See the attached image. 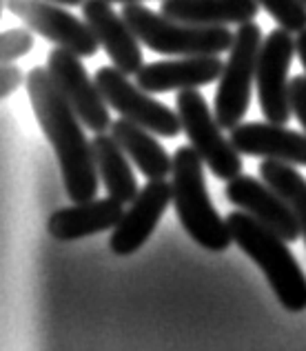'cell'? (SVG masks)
<instances>
[{
    "instance_id": "28",
    "label": "cell",
    "mask_w": 306,
    "mask_h": 351,
    "mask_svg": "<svg viewBox=\"0 0 306 351\" xmlns=\"http://www.w3.org/2000/svg\"><path fill=\"white\" fill-rule=\"evenodd\" d=\"M304 3H306V0H304Z\"/></svg>"
},
{
    "instance_id": "13",
    "label": "cell",
    "mask_w": 306,
    "mask_h": 351,
    "mask_svg": "<svg viewBox=\"0 0 306 351\" xmlns=\"http://www.w3.org/2000/svg\"><path fill=\"white\" fill-rule=\"evenodd\" d=\"M80 7L82 18L91 27V32L96 34L100 47L105 49L109 60L129 76L131 73L136 76L142 67V43L138 40L123 12H114L111 0H85Z\"/></svg>"
},
{
    "instance_id": "14",
    "label": "cell",
    "mask_w": 306,
    "mask_h": 351,
    "mask_svg": "<svg viewBox=\"0 0 306 351\" xmlns=\"http://www.w3.org/2000/svg\"><path fill=\"white\" fill-rule=\"evenodd\" d=\"M225 62L220 53L182 56L180 60H157L142 64L136 73V82L149 94H164L175 89H198L220 80Z\"/></svg>"
},
{
    "instance_id": "23",
    "label": "cell",
    "mask_w": 306,
    "mask_h": 351,
    "mask_svg": "<svg viewBox=\"0 0 306 351\" xmlns=\"http://www.w3.org/2000/svg\"><path fill=\"white\" fill-rule=\"evenodd\" d=\"M291 107L293 116L300 120L306 132V76H295L291 80Z\"/></svg>"
},
{
    "instance_id": "18",
    "label": "cell",
    "mask_w": 306,
    "mask_h": 351,
    "mask_svg": "<svg viewBox=\"0 0 306 351\" xmlns=\"http://www.w3.org/2000/svg\"><path fill=\"white\" fill-rule=\"evenodd\" d=\"M109 132L116 138V143L125 149V154L131 158L136 167L146 176V180H157L171 176L173 156L166 154V149L157 143L153 132L123 116H120V120L111 123Z\"/></svg>"
},
{
    "instance_id": "8",
    "label": "cell",
    "mask_w": 306,
    "mask_h": 351,
    "mask_svg": "<svg viewBox=\"0 0 306 351\" xmlns=\"http://www.w3.org/2000/svg\"><path fill=\"white\" fill-rule=\"evenodd\" d=\"M295 53L298 49H295L293 34L282 27L268 34L259 49L255 85L259 107L268 123L286 125L293 116L289 69Z\"/></svg>"
},
{
    "instance_id": "17",
    "label": "cell",
    "mask_w": 306,
    "mask_h": 351,
    "mask_svg": "<svg viewBox=\"0 0 306 351\" xmlns=\"http://www.w3.org/2000/svg\"><path fill=\"white\" fill-rule=\"evenodd\" d=\"M160 12L191 25L227 27L255 21L257 0H162Z\"/></svg>"
},
{
    "instance_id": "5",
    "label": "cell",
    "mask_w": 306,
    "mask_h": 351,
    "mask_svg": "<svg viewBox=\"0 0 306 351\" xmlns=\"http://www.w3.org/2000/svg\"><path fill=\"white\" fill-rule=\"evenodd\" d=\"M262 43V29L255 21L238 25L233 45L229 49V60L225 62L220 85L216 89V118L222 129L231 132L242 123L248 103H251V89Z\"/></svg>"
},
{
    "instance_id": "24",
    "label": "cell",
    "mask_w": 306,
    "mask_h": 351,
    "mask_svg": "<svg viewBox=\"0 0 306 351\" xmlns=\"http://www.w3.org/2000/svg\"><path fill=\"white\" fill-rule=\"evenodd\" d=\"M23 80H27L23 76V69L18 67V64L14 62H7L0 67V96L7 98V96H12L14 91L23 85Z\"/></svg>"
},
{
    "instance_id": "27",
    "label": "cell",
    "mask_w": 306,
    "mask_h": 351,
    "mask_svg": "<svg viewBox=\"0 0 306 351\" xmlns=\"http://www.w3.org/2000/svg\"><path fill=\"white\" fill-rule=\"evenodd\" d=\"M111 3H142V0H111Z\"/></svg>"
},
{
    "instance_id": "22",
    "label": "cell",
    "mask_w": 306,
    "mask_h": 351,
    "mask_svg": "<svg viewBox=\"0 0 306 351\" xmlns=\"http://www.w3.org/2000/svg\"><path fill=\"white\" fill-rule=\"evenodd\" d=\"M34 49V34L29 29H9L0 36V60L16 62Z\"/></svg>"
},
{
    "instance_id": "26",
    "label": "cell",
    "mask_w": 306,
    "mask_h": 351,
    "mask_svg": "<svg viewBox=\"0 0 306 351\" xmlns=\"http://www.w3.org/2000/svg\"><path fill=\"white\" fill-rule=\"evenodd\" d=\"M51 3H58V5H64V7H78V5L85 3V0H51Z\"/></svg>"
},
{
    "instance_id": "15",
    "label": "cell",
    "mask_w": 306,
    "mask_h": 351,
    "mask_svg": "<svg viewBox=\"0 0 306 351\" xmlns=\"http://www.w3.org/2000/svg\"><path fill=\"white\" fill-rule=\"evenodd\" d=\"M231 143L242 156L271 158L306 167V134L277 123H240L231 129Z\"/></svg>"
},
{
    "instance_id": "2",
    "label": "cell",
    "mask_w": 306,
    "mask_h": 351,
    "mask_svg": "<svg viewBox=\"0 0 306 351\" xmlns=\"http://www.w3.org/2000/svg\"><path fill=\"white\" fill-rule=\"evenodd\" d=\"M227 225L233 243L264 271L275 298L291 313L306 309V276L286 240L244 209L231 211Z\"/></svg>"
},
{
    "instance_id": "3",
    "label": "cell",
    "mask_w": 306,
    "mask_h": 351,
    "mask_svg": "<svg viewBox=\"0 0 306 351\" xmlns=\"http://www.w3.org/2000/svg\"><path fill=\"white\" fill-rule=\"evenodd\" d=\"M202 165L204 160L191 145L175 149L171 171L173 209L184 232L200 247L209 252H225L233 245V236H231L227 218H220L209 198Z\"/></svg>"
},
{
    "instance_id": "21",
    "label": "cell",
    "mask_w": 306,
    "mask_h": 351,
    "mask_svg": "<svg viewBox=\"0 0 306 351\" xmlns=\"http://www.w3.org/2000/svg\"><path fill=\"white\" fill-rule=\"evenodd\" d=\"M259 7L291 34L306 29V3L304 0H257Z\"/></svg>"
},
{
    "instance_id": "4",
    "label": "cell",
    "mask_w": 306,
    "mask_h": 351,
    "mask_svg": "<svg viewBox=\"0 0 306 351\" xmlns=\"http://www.w3.org/2000/svg\"><path fill=\"white\" fill-rule=\"evenodd\" d=\"M123 16L131 25L138 40L164 56H200V53L222 56L231 49L235 38V32H229L227 27L182 23L140 3H125Z\"/></svg>"
},
{
    "instance_id": "12",
    "label": "cell",
    "mask_w": 306,
    "mask_h": 351,
    "mask_svg": "<svg viewBox=\"0 0 306 351\" xmlns=\"http://www.w3.org/2000/svg\"><path fill=\"white\" fill-rule=\"evenodd\" d=\"M225 191L231 205L248 211L259 223H264L266 227H271L275 234H280L286 243H295V240L302 236L298 218L293 216L289 202L264 180L240 173L235 178L227 180Z\"/></svg>"
},
{
    "instance_id": "25",
    "label": "cell",
    "mask_w": 306,
    "mask_h": 351,
    "mask_svg": "<svg viewBox=\"0 0 306 351\" xmlns=\"http://www.w3.org/2000/svg\"><path fill=\"white\" fill-rule=\"evenodd\" d=\"M295 49H298V56H300L302 67L306 69V29L295 36Z\"/></svg>"
},
{
    "instance_id": "6",
    "label": "cell",
    "mask_w": 306,
    "mask_h": 351,
    "mask_svg": "<svg viewBox=\"0 0 306 351\" xmlns=\"http://www.w3.org/2000/svg\"><path fill=\"white\" fill-rule=\"evenodd\" d=\"M178 114L182 120V132L189 138L193 149L211 169V173L220 180H231L244 171L242 154L235 149L231 138L222 136V127L218 118L198 89H180L178 91Z\"/></svg>"
},
{
    "instance_id": "11",
    "label": "cell",
    "mask_w": 306,
    "mask_h": 351,
    "mask_svg": "<svg viewBox=\"0 0 306 351\" xmlns=\"http://www.w3.org/2000/svg\"><path fill=\"white\" fill-rule=\"evenodd\" d=\"M169 202H173L171 182H166V178L146 180L144 187L138 191V196L129 202V209H125L120 223L114 227L109 243L114 254L131 256L138 252L153 234Z\"/></svg>"
},
{
    "instance_id": "19",
    "label": "cell",
    "mask_w": 306,
    "mask_h": 351,
    "mask_svg": "<svg viewBox=\"0 0 306 351\" xmlns=\"http://www.w3.org/2000/svg\"><path fill=\"white\" fill-rule=\"evenodd\" d=\"M91 145H94L96 167L107 193L111 198L120 200L123 205H129L138 196V191H140L136 173L131 169V162H129L131 158L116 143V138L107 132L96 134Z\"/></svg>"
},
{
    "instance_id": "9",
    "label": "cell",
    "mask_w": 306,
    "mask_h": 351,
    "mask_svg": "<svg viewBox=\"0 0 306 351\" xmlns=\"http://www.w3.org/2000/svg\"><path fill=\"white\" fill-rule=\"evenodd\" d=\"M5 7L16 18L29 27L31 32L40 34L42 38L55 43L58 47L71 49L82 58L94 56L100 43L91 32L85 18L69 14L64 5L51 0H5Z\"/></svg>"
},
{
    "instance_id": "10",
    "label": "cell",
    "mask_w": 306,
    "mask_h": 351,
    "mask_svg": "<svg viewBox=\"0 0 306 351\" xmlns=\"http://www.w3.org/2000/svg\"><path fill=\"white\" fill-rule=\"evenodd\" d=\"M80 58L82 56L71 49L55 47L47 56V69L64 98L69 100V105L76 109L82 125L94 134H102L111 129V123H114L109 114V103L102 96L98 82L89 78Z\"/></svg>"
},
{
    "instance_id": "7",
    "label": "cell",
    "mask_w": 306,
    "mask_h": 351,
    "mask_svg": "<svg viewBox=\"0 0 306 351\" xmlns=\"http://www.w3.org/2000/svg\"><path fill=\"white\" fill-rule=\"evenodd\" d=\"M96 82L102 96L123 118L146 127L160 138H175L182 132L180 114L169 109L160 100L149 96V91L142 89L138 82L129 80V73L114 67H100L96 71Z\"/></svg>"
},
{
    "instance_id": "20",
    "label": "cell",
    "mask_w": 306,
    "mask_h": 351,
    "mask_svg": "<svg viewBox=\"0 0 306 351\" xmlns=\"http://www.w3.org/2000/svg\"><path fill=\"white\" fill-rule=\"evenodd\" d=\"M259 176H262V180L266 184H271L289 202L293 216L298 218L302 236L306 240V178L295 169L293 162H282L271 158H264L259 162Z\"/></svg>"
},
{
    "instance_id": "16",
    "label": "cell",
    "mask_w": 306,
    "mask_h": 351,
    "mask_svg": "<svg viewBox=\"0 0 306 351\" xmlns=\"http://www.w3.org/2000/svg\"><path fill=\"white\" fill-rule=\"evenodd\" d=\"M125 214V205L116 198H91L85 202H73L71 207L53 211L47 220V232L51 238L71 243L94 234L114 229Z\"/></svg>"
},
{
    "instance_id": "1",
    "label": "cell",
    "mask_w": 306,
    "mask_h": 351,
    "mask_svg": "<svg viewBox=\"0 0 306 351\" xmlns=\"http://www.w3.org/2000/svg\"><path fill=\"white\" fill-rule=\"evenodd\" d=\"M25 82L38 125L58 156L67 196L71 202L96 198L100 173L96 167L94 145L85 136L76 109L64 98L47 67H34L27 73Z\"/></svg>"
}]
</instances>
